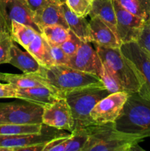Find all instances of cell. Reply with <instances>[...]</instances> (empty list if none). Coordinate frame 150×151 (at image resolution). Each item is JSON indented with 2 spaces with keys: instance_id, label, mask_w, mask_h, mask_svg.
I'll list each match as a JSON object with an SVG mask.
<instances>
[{
  "instance_id": "obj_9",
  "label": "cell",
  "mask_w": 150,
  "mask_h": 151,
  "mask_svg": "<svg viewBox=\"0 0 150 151\" xmlns=\"http://www.w3.org/2000/svg\"><path fill=\"white\" fill-rule=\"evenodd\" d=\"M127 97V93L119 91L111 93L99 100L91 112V117L94 125L115 122L120 115Z\"/></svg>"
},
{
  "instance_id": "obj_28",
  "label": "cell",
  "mask_w": 150,
  "mask_h": 151,
  "mask_svg": "<svg viewBox=\"0 0 150 151\" xmlns=\"http://www.w3.org/2000/svg\"><path fill=\"white\" fill-rule=\"evenodd\" d=\"M65 2L74 13L82 17L89 16L92 9L91 0H66Z\"/></svg>"
},
{
  "instance_id": "obj_20",
  "label": "cell",
  "mask_w": 150,
  "mask_h": 151,
  "mask_svg": "<svg viewBox=\"0 0 150 151\" xmlns=\"http://www.w3.org/2000/svg\"><path fill=\"white\" fill-rule=\"evenodd\" d=\"M1 81L13 84L18 88H29V87L35 86L50 87L48 83L38 72V73H23L21 75L1 73Z\"/></svg>"
},
{
  "instance_id": "obj_5",
  "label": "cell",
  "mask_w": 150,
  "mask_h": 151,
  "mask_svg": "<svg viewBox=\"0 0 150 151\" xmlns=\"http://www.w3.org/2000/svg\"><path fill=\"white\" fill-rule=\"evenodd\" d=\"M95 49L102 64L116 77L125 92H139L142 86L139 76L132 65L122 54L120 47L107 48L95 44Z\"/></svg>"
},
{
  "instance_id": "obj_17",
  "label": "cell",
  "mask_w": 150,
  "mask_h": 151,
  "mask_svg": "<svg viewBox=\"0 0 150 151\" xmlns=\"http://www.w3.org/2000/svg\"><path fill=\"white\" fill-rule=\"evenodd\" d=\"M60 7L69 29L83 42L92 43L93 38L90 30L89 22H87L85 17L79 16L74 13L66 2L61 3Z\"/></svg>"
},
{
  "instance_id": "obj_34",
  "label": "cell",
  "mask_w": 150,
  "mask_h": 151,
  "mask_svg": "<svg viewBox=\"0 0 150 151\" xmlns=\"http://www.w3.org/2000/svg\"><path fill=\"white\" fill-rule=\"evenodd\" d=\"M17 86L7 83H0V99L17 98Z\"/></svg>"
},
{
  "instance_id": "obj_1",
  "label": "cell",
  "mask_w": 150,
  "mask_h": 151,
  "mask_svg": "<svg viewBox=\"0 0 150 151\" xmlns=\"http://www.w3.org/2000/svg\"><path fill=\"white\" fill-rule=\"evenodd\" d=\"M85 128L88 132V139L82 151L143 150L138 144L144 139L119 131L114 122Z\"/></svg>"
},
{
  "instance_id": "obj_13",
  "label": "cell",
  "mask_w": 150,
  "mask_h": 151,
  "mask_svg": "<svg viewBox=\"0 0 150 151\" xmlns=\"http://www.w3.org/2000/svg\"><path fill=\"white\" fill-rule=\"evenodd\" d=\"M67 66L82 72L94 74L99 77L103 69L102 62L96 50L91 47L90 42L83 41L76 52L69 58Z\"/></svg>"
},
{
  "instance_id": "obj_15",
  "label": "cell",
  "mask_w": 150,
  "mask_h": 151,
  "mask_svg": "<svg viewBox=\"0 0 150 151\" xmlns=\"http://www.w3.org/2000/svg\"><path fill=\"white\" fill-rule=\"evenodd\" d=\"M58 98H60L58 93L50 87L17 88V99L34 103L44 108L55 102Z\"/></svg>"
},
{
  "instance_id": "obj_31",
  "label": "cell",
  "mask_w": 150,
  "mask_h": 151,
  "mask_svg": "<svg viewBox=\"0 0 150 151\" xmlns=\"http://www.w3.org/2000/svg\"><path fill=\"white\" fill-rule=\"evenodd\" d=\"M136 42L150 55V21L145 22Z\"/></svg>"
},
{
  "instance_id": "obj_14",
  "label": "cell",
  "mask_w": 150,
  "mask_h": 151,
  "mask_svg": "<svg viewBox=\"0 0 150 151\" xmlns=\"http://www.w3.org/2000/svg\"><path fill=\"white\" fill-rule=\"evenodd\" d=\"M89 27L95 44L107 48H119L121 45L116 34L97 16L91 17Z\"/></svg>"
},
{
  "instance_id": "obj_27",
  "label": "cell",
  "mask_w": 150,
  "mask_h": 151,
  "mask_svg": "<svg viewBox=\"0 0 150 151\" xmlns=\"http://www.w3.org/2000/svg\"><path fill=\"white\" fill-rule=\"evenodd\" d=\"M13 39L8 32H0V65L9 63Z\"/></svg>"
},
{
  "instance_id": "obj_23",
  "label": "cell",
  "mask_w": 150,
  "mask_h": 151,
  "mask_svg": "<svg viewBox=\"0 0 150 151\" xmlns=\"http://www.w3.org/2000/svg\"><path fill=\"white\" fill-rule=\"evenodd\" d=\"M41 35L49 44L61 45L69 38L70 29L62 25H49L42 28Z\"/></svg>"
},
{
  "instance_id": "obj_24",
  "label": "cell",
  "mask_w": 150,
  "mask_h": 151,
  "mask_svg": "<svg viewBox=\"0 0 150 151\" xmlns=\"http://www.w3.org/2000/svg\"><path fill=\"white\" fill-rule=\"evenodd\" d=\"M132 14L145 22L150 21V0H118Z\"/></svg>"
},
{
  "instance_id": "obj_32",
  "label": "cell",
  "mask_w": 150,
  "mask_h": 151,
  "mask_svg": "<svg viewBox=\"0 0 150 151\" xmlns=\"http://www.w3.org/2000/svg\"><path fill=\"white\" fill-rule=\"evenodd\" d=\"M49 46L54 65H67L69 56L65 52L61 46L54 44H49Z\"/></svg>"
},
{
  "instance_id": "obj_21",
  "label": "cell",
  "mask_w": 150,
  "mask_h": 151,
  "mask_svg": "<svg viewBox=\"0 0 150 151\" xmlns=\"http://www.w3.org/2000/svg\"><path fill=\"white\" fill-rule=\"evenodd\" d=\"M89 16L99 17L116 34V18L113 0H95L93 1Z\"/></svg>"
},
{
  "instance_id": "obj_35",
  "label": "cell",
  "mask_w": 150,
  "mask_h": 151,
  "mask_svg": "<svg viewBox=\"0 0 150 151\" xmlns=\"http://www.w3.org/2000/svg\"><path fill=\"white\" fill-rule=\"evenodd\" d=\"M26 1V3L28 4V5L29 6V7L31 8V10L34 12H35L36 10H38V9L41 8V7H44V5L47 4V3L49 2L51 0H25Z\"/></svg>"
},
{
  "instance_id": "obj_18",
  "label": "cell",
  "mask_w": 150,
  "mask_h": 151,
  "mask_svg": "<svg viewBox=\"0 0 150 151\" xmlns=\"http://www.w3.org/2000/svg\"><path fill=\"white\" fill-rule=\"evenodd\" d=\"M9 63L16 66L23 73H38L41 71V66L39 62L29 52H24L15 45H12L10 50V60Z\"/></svg>"
},
{
  "instance_id": "obj_11",
  "label": "cell",
  "mask_w": 150,
  "mask_h": 151,
  "mask_svg": "<svg viewBox=\"0 0 150 151\" xmlns=\"http://www.w3.org/2000/svg\"><path fill=\"white\" fill-rule=\"evenodd\" d=\"M42 122L48 126L70 133L73 131L74 119L71 110L65 97H60L44 108Z\"/></svg>"
},
{
  "instance_id": "obj_3",
  "label": "cell",
  "mask_w": 150,
  "mask_h": 151,
  "mask_svg": "<svg viewBox=\"0 0 150 151\" xmlns=\"http://www.w3.org/2000/svg\"><path fill=\"white\" fill-rule=\"evenodd\" d=\"M117 130L142 139L150 137V101L138 93L128 94L127 100L114 122Z\"/></svg>"
},
{
  "instance_id": "obj_6",
  "label": "cell",
  "mask_w": 150,
  "mask_h": 151,
  "mask_svg": "<svg viewBox=\"0 0 150 151\" xmlns=\"http://www.w3.org/2000/svg\"><path fill=\"white\" fill-rule=\"evenodd\" d=\"M44 107L34 103H0V124H43Z\"/></svg>"
},
{
  "instance_id": "obj_19",
  "label": "cell",
  "mask_w": 150,
  "mask_h": 151,
  "mask_svg": "<svg viewBox=\"0 0 150 151\" xmlns=\"http://www.w3.org/2000/svg\"><path fill=\"white\" fill-rule=\"evenodd\" d=\"M42 66L49 67L54 65L49 44L41 33H38L26 49Z\"/></svg>"
},
{
  "instance_id": "obj_12",
  "label": "cell",
  "mask_w": 150,
  "mask_h": 151,
  "mask_svg": "<svg viewBox=\"0 0 150 151\" xmlns=\"http://www.w3.org/2000/svg\"><path fill=\"white\" fill-rule=\"evenodd\" d=\"M0 12L10 30L12 22L15 21L31 27L41 33V30L34 21L33 11L25 0H0Z\"/></svg>"
},
{
  "instance_id": "obj_8",
  "label": "cell",
  "mask_w": 150,
  "mask_h": 151,
  "mask_svg": "<svg viewBox=\"0 0 150 151\" xmlns=\"http://www.w3.org/2000/svg\"><path fill=\"white\" fill-rule=\"evenodd\" d=\"M120 50L136 70L141 80L142 86L138 94L150 101V55L136 41L121 44Z\"/></svg>"
},
{
  "instance_id": "obj_29",
  "label": "cell",
  "mask_w": 150,
  "mask_h": 151,
  "mask_svg": "<svg viewBox=\"0 0 150 151\" xmlns=\"http://www.w3.org/2000/svg\"><path fill=\"white\" fill-rule=\"evenodd\" d=\"M99 78H101L104 87L108 90L110 94L119 92V91H124L116 77L104 65L101 74L99 75Z\"/></svg>"
},
{
  "instance_id": "obj_26",
  "label": "cell",
  "mask_w": 150,
  "mask_h": 151,
  "mask_svg": "<svg viewBox=\"0 0 150 151\" xmlns=\"http://www.w3.org/2000/svg\"><path fill=\"white\" fill-rule=\"evenodd\" d=\"M88 139L86 128H76L71 132L66 144V151H82Z\"/></svg>"
},
{
  "instance_id": "obj_10",
  "label": "cell",
  "mask_w": 150,
  "mask_h": 151,
  "mask_svg": "<svg viewBox=\"0 0 150 151\" xmlns=\"http://www.w3.org/2000/svg\"><path fill=\"white\" fill-rule=\"evenodd\" d=\"M116 18V35L121 44L136 41L145 21L126 10L118 1L113 0Z\"/></svg>"
},
{
  "instance_id": "obj_16",
  "label": "cell",
  "mask_w": 150,
  "mask_h": 151,
  "mask_svg": "<svg viewBox=\"0 0 150 151\" xmlns=\"http://www.w3.org/2000/svg\"><path fill=\"white\" fill-rule=\"evenodd\" d=\"M60 4L61 3L51 0L44 7L34 12V21L41 30L44 27L54 24L62 25L69 29Z\"/></svg>"
},
{
  "instance_id": "obj_36",
  "label": "cell",
  "mask_w": 150,
  "mask_h": 151,
  "mask_svg": "<svg viewBox=\"0 0 150 151\" xmlns=\"http://www.w3.org/2000/svg\"><path fill=\"white\" fill-rule=\"evenodd\" d=\"M0 32H8L10 33V30L7 25L4 17L0 12Z\"/></svg>"
},
{
  "instance_id": "obj_39",
  "label": "cell",
  "mask_w": 150,
  "mask_h": 151,
  "mask_svg": "<svg viewBox=\"0 0 150 151\" xmlns=\"http://www.w3.org/2000/svg\"><path fill=\"white\" fill-rule=\"evenodd\" d=\"M91 1H95V0H91Z\"/></svg>"
},
{
  "instance_id": "obj_25",
  "label": "cell",
  "mask_w": 150,
  "mask_h": 151,
  "mask_svg": "<svg viewBox=\"0 0 150 151\" xmlns=\"http://www.w3.org/2000/svg\"><path fill=\"white\" fill-rule=\"evenodd\" d=\"M42 128L43 124H0V135L35 134Z\"/></svg>"
},
{
  "instance_id": "obj_38",
  "label": "cell",
  "mask_w": 150,
  "mask_h": 151,
  "mask_svg": "<svg viewBox=\"0 0 150 151\" xmlns=\"http://www.w3.org/2000/svg\"><path fill=\"white\" fill-rule=\"evenodd\" d=\"M1 81V73H0V81Z\"/></svg>"
},
{
  "instance_id": "obj_30",
  "label": "cell",
  "mask_w": 150,
  "mask_h": 151,
  "mask_svg": "<svg viewBox=\"0 0 150 151\" xmlns=\"http://www.w3.org/2000/svg\"><path fill=\"white\" fill-rule=\"evenodd\" d=\"M81 43H82V41L74 32L70 30V35H69V38L60 46L64 50L65 52L70 58L76 52Z\"/></svg>"
},
{
  "instance_id": "obj_22",
  "label": "cell",
  "mask_w": 150,
  "mask_h": 151,
  "mask_svg": "<svg viewBox=\"0 0 150 151\" xmlns=\"http://www.w3.org/2000/svg\"><path fill=\"white\" fill-rule=\"evenodd\" d=\"M38 33L39 32L31 27L26 26L15 21L12 22L10 35L13 41L22 46L25 50L33 41Z\"/></svg>"
},
{
  "instance_id": "obj_4",
  "label": "cell",
  "mask_w": 150,
  "mask_h": 151,
  "mask_svg": "<svg viewBox=\"0 0 150 151\" xmlns=\"http://www.w3.org/2000/svg\"><path fill=\"white\" fill-rule=\"evenodd\" d=\"M110 93L104 85L91 86L65 94L74 119V129L94 125L91 112L97 103ZM73 129V130H74Z\"/></svg>"
},
{
  "instance_id": "obj_37",
  "label": "cell",
  "mask_w": 150,
  "mask_h": 151,
  "mask_svg": "<svg viewBox=\"0 0 150 151\" xmlns=\"http://www.w3.org/2000/svg\"><path fill=\"white\" fill-rule=\"evenodd\" d=\"M54 1H57V2H58V3H63L66 1V0H54Z\"/></svg>"
},
{
  "instance_id": "obj_7",
  "label": "cell",
  "mask_w": 150,
  "mask_h": 151,
  "mask_svg": "<svg viewBox=\"0 0 150 151\" xmlns=\"http://www.w3.org/2000/svg\"><path fill=\"white\" fill-rule=\"evenodd\" d=\"M70 134L43 124L42 130L39 133L0 135V151H19L21 147L47 143L57 137L68 136Z\"/></svg>"
},
{
  "instance_id": "obj_33",
  "label": "cell",
  "mask_w": 150,
  "mask_h": 151,
  "mask_svg": "<svg viewBox=\"0 0 150 151\" xmlns=\"http://www.w3.org/2000/svg\"><path fill=\"white\" fill-rule=\"evenodd\" d=\"M70 134L68 136L57 137L48 142L44 146L43 151H66V144Z\"/></svg>"
},
{
  "instance_id": "obj_2",
  "label": "cell",
  "mask_w": 150,
  "mask_h": 151,
  "mask_svg": "<svg viewBox=\"0 0 150 151\" xmlns=\"http://www.w3.org/2000/svg\"><path fill=\"white\" fill-rule=\"evenodd\" d=\"M38 73L46 80L51 88L58 93L60 97L79 88L104 85L98 75L77 70L67 65L42 66Z\"/></svg>"
}]
</instances>
